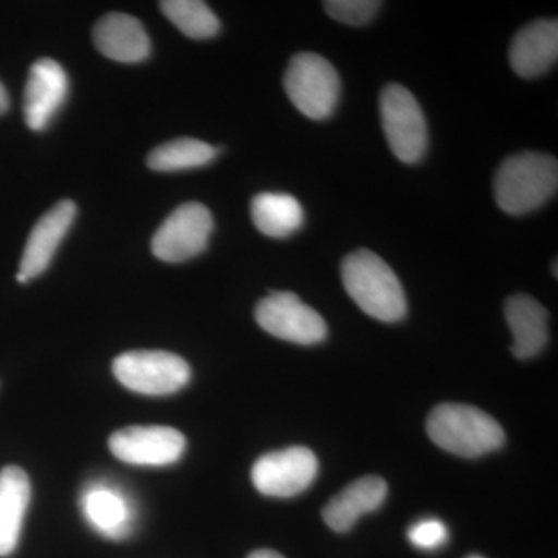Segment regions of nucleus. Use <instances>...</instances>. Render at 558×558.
Wrapping results in <instances>:
<instances>
[{"instance_id": "obj_1", "label": "nucleus", "mask_w": 558, "mask_h": 558, "mask_svg": "<svg viewBox=\"0 0 558 558\" xmlns=\"http://www.w3.org/2000/svg\"><path fill=\"white\" fill-rule=\"evenodd\" d=\"M344 289L360 310L384 323L400 322L407 315L405 292L398 275L376 253L359 250L341 266Z\"/></svg>"}, {"instance_id": "obj_2", "label": "nucleus", "mask_w": 558, "mask_h": 558, "mask_svg": "<svg viewBox=\"0 0 558 558\" xmlns=\"http://www.w3.org/2000/svg\"><path fill=\"white\" fill-rule=\"evenodd\" d=\"M429 439L462 458H480L505 446L501 425L490 414L464 403H440L429 413Z\"/></svg>"}, {"instance_id": "obj_3", "label": "nucleus", "mask_w": 558, "mask_h": 558, "mask_svg": "<svg viewBox=\"0 0 558 558\" xmlns=\"http://www.w3.org/2000/svg\"><path fill=\"white\" fill-rule=\"evenodd\" d=\"M558 165L548 154L523 153L502 161L495 175V199L508 215H526L554 197Z\"/></svg>"}, {"instance_id": "obj_4", "label": "nucleus", "mask_w": 558, "mask_h": 558, "mask_svg": "<svg viewBox=\"0 0 558 558\" xmlns=\"http://www.w3.org/2000/svg\"><path fill=\"white\" fill-rule=\"evenodd\" d=\"M284 89L289 100L307 119H329L339 105V73L322 54L299 53L286 70Z\"/></svg>"}, {"instance_id": "obj_5", "label": "nucleus", "mask_w": 558, "mask_h": 558, "mask_svg": "<svg viewBox=\"0 0 558 558\" xmlns=\"http://www.w3.org/2000/svg\"><path fill=\"white\" fill-rule=\"evenodd\" d=\"M112 371L123 387L145 396L172 395L191 379L189 363L165 351L124 352L113 360Z\"/></svg>"}, {"instance_id": "obj_6", "label": "nucleus", "mask_w": 558, "mask_h": 558, "mask_svg": "<svg viewBox=\"0 0 558 558\" xmlns=\"http://www.w3.org/2000/svg\"><path fill=\"white\" fill-rule=\"evenodd\" d=\"M380 116L392 154L403 163H417L427 150L428 131L414 95L400 84H388L380 95Z\"/></svg>"}, {"instance_id": "obj_7", "label": "nucleus", "mask_w": 558, "mask_h": 558, "mask_svg": "<svg viewBox=\"0 0 558 558\" xmlns=\"http://www.w3.org/2000/svg\"><path fill=\"white\" fill-rule=\"evenodd\" d=\"M256 323L270 336L290 343H322L328 337V325L292 292H274L260 300L255 310Z\"/></svg>"}, {"instance_id": "obj_8", "label": "nucleus", "mask_w": 558, "mask_h": 558, "mask_svg": "<svg viewBox=\"0 0 558 558\" xmlns=\"http://www.w3.org/2000/svg\"><path fill=\"white\" fill-rule=\"evenodd\" d=\"M213 227L209 209L197 202H189L165 219L154 234L150 248L156 258L165 263H183L207 248Z\"/></svg>"}, {"instance_id": "obj_9", "label": "nucleus", "mask_w": 558, "mask_h": 558, "mask_svg": "<svg viewBox=\"0 0 558 558\" xmlns=\"http://www.w3.org/2000/svg\"><path fill=\"white\" fill-rule=\"evenodd\" d=\"M318 475V459L306 447L271 451L255 462L252 469L253 486L259 494L274 498L300 495Z\"/></svg>"}, {"instance_id": "obj_10", "label": "nucleus", "mask_w": 558, "mask_h": 558, "mask_svg": "<svg viewBox=\"0 0 558 558\" xmlns=\"http://www.w3.org/2000/svg\"><path fill=\"white\" fill-rule=\"evenodd\" d=\"M185 449L186 439L179 429L160 425L121 428L109 438L110 453L132 465H171L182 458Z\"/></svg>"}, {"instance_id": "obj_11", "label": "nucleus", "mask_w": 558, "mask_h": 558, "mask_svg": "<svg viewBox=\"0 0 558 558\" xmlns=\"http://www.w3.org/2000/svg\"><path fill=\"white\" fill-rule=\"evenodd\" d=\"M69 78L65 70L50 58L32 65L24 92L25 123L32 131H44L68 98Z\"/></svg>"}, {"instance_id": "obj_12", "label": "nucleus", "mask_w": 558, "mask_h": 558, "mask_svg": "<svg viewBox=\"0 0 558 558\" xmlns=\"http://www.w3.org/2000/svg\"><path fill=\"white\" fill-rule=\"evenodd\" d=\"M75 216L76 205L61 201L36 222L25 244L17 281L24 284L47 270Z\"/></svg>"}, {"instance_id": "obj_13", "label": "nucleus", "mask_w": 558, "mask_h": 558, "mask_svg": "<svg viewBox=\"0 0 558 558\" xmlns=\"http://www.w3.org/2000/svg\"><path fill=\"white\" fill-rule=\"evenodd\" d=\"M558 58V22L538 20L519 32L510 46L509 61L521 78H537L548 72Z\"/></svg>"}, {"instance_id": "obj_14", "label": "nucleus", "mask_w": 558, "mask_h": 558, "mask_svg": "<svg viewBox=\"0 0 558 558\" xmlns=\"http://www.w3.org/2000/svg\"><path fill=\"white\" fill-rule=\"evenodd\" d=\"M94 43L102 57L117 62L145 61L150 53V40L142 22L123 13H109L94 27Z\"/></svg>"}, {"instance_id": "obj_15", "label": "nucleus", "mask_w": 558, "mask_h": 558, "mask_svg": "<svg viewBox=\"0 0 558 558\" xmlns=\"http://www.w3.org/2000/svg\"><path fill=\"white\" fill-rule=\"evenodd\" d=\"M388 484L380 476H363L339 492L323 509V520L332 531L348 532L360 517L384 505Z\"/></svg>"}, {"instance_id": "obj_16", "label": "nucleus", "mask_w": 558, "mask_h": 558, "mask_svg": "<svg viewBox=\"0 0 558 558\" xmlns=\"http://www.w3.org/2000/svg\"><path fill=\"white\" fill-rule=\"evenodd\" d=\"M505 312L513 337L512 354L520 360L538 355L549 341L548 311L532 296L519 293L506 301Z\"/></svg>"}, {"instance_id": "obj_17", "label": "nucleus", "mask_w": 558, "mask_h": 558, "mask_svg": "<svg viewBox=\"0 0 558 558\" xmlns=\"http://www.w3.org/2000/svg\"><path fill=\"white\" fill-rule=\"evenodd\" d=\"M31 499V478L24 470L17 465L0 470V557L11 556L20 545Z\"/></svg>"}, {"instance_id": "obj_18", "label": "nucleus", "mask_w": 558, "mask_h": 558, "mask_svg": "<svg viewBox=\"0 0 558 558\" xmlns=\"http://www.w3.org/2000/svg\"><path fill=\"white\" fill-rule=\"evenodd\" d=\"M252 219L266 236L282 240L301 229L304 211L293 196L281 193H260L252 201Z\"/></svg>"}, {"instance_id": "obj_19", "label": "nucleus", "mask_w": 558, "mask_h": 558, "mask_svg": "<svg viewBox=\"0 0 558 558\" xmlns=\"http://www.w3.org/2000/svg\"><path fill=\"white\" fill-rule=\"evenodd\" d=\"M216 156L218 150L208 143L196 138H178L154 149L148 156V167L159 172L194 170L211 163Z\"/></svg>"}, {"instance_id": "obj_20", "label": "nucleus", "mask_w": 558, "mask_h": 558, "mask_svg": "<svg viewBox=\"0 0 558 558\" xmlns=\"http://www.w3.org/2000/svg\"><path fill=\"white\" fill-rule=\"evenodd\" d=\"M83 506L92 526L110 538L126 537L131 523L130 509L116 492L94 488L87 492Z\"/></svg>"}, {"instance_id": "obj_21", "label": "nucleus", "mask_w": 558, "mask_h": 558, "mask_svg": "<svg viewBox=\"0 0 558 558\" xmlns=\"http://www.w3.org/2000/svg\"><path fill=\"white\" fill-rule=\"evenodd\" d=\"M160 9L191 39H209L220 31L218 16L199 0H167L160 2Z\"/></svg>"}, {"instance_id": "obj_22", "label": "nucleus", "mask_w": 558, "mask_h": 558, "mask_svg": "<svg viewBox=\"0 0 558 558\" xmlns=\"http://www.w3.org/2000/svg\"><path fill=\"white\" fill-rule=\"evenodd\" d=\"M380 5L376 0H329L325 2V10L341 24L365 25L373 21Z\"/></svg>"}, {"instance_id": "obj_23", "label": "nucleus", "mask_w": 558, "mask_h": 558, "mask_svg": "<svg viewBox=\"0 0 558 558\" xmlns=\"http://www.w3.org/2000/svg\"><path fill=\"white\" fill-rule=\"evenodd\" d=\"M409 539L421 550L440 549L449 542V529L438 519H424L409 529Z\"/></svg>"}, {"instance_id": "obj_24", "label": "nucleus", "mask_w": 558, "mask_h": 558, "mask_svg": "<svg viewBox=\"0 0 558 558\" xmlns=\"http://www.w3.org/2000/svg\"><path fill=\"white\" fill-rule=\"evenodd\" d=\"M247 558H286L281 556V554L277 553V550L271 549H258L255 553L250 554Z\"/></svg>"}, {"instance_id": "obj_25", "label": "nucleus", "mask_w": 558, "mask_h": 558, "mask_svg": "<svg viewBox=\"0 0 558 558\" xmlns=\"http://www.w3.org/2000/svg\"><path fill=\"white\" fill-rule=\"evenodd\" d=\"M10 108V98L9 94H7L5 87L0 83V116L7 112Z\"/></svg>"}, {"instance_id": "obj_26", "label": "nucleus", "mask_w": 558, "mask_h": 558, "mask_svg": "<svg viewBox=\"0 0 558 558\" xmlns=\"http://www.w3.org/2000/svg\"><path fill=\"white\" fill-rule=\"evenodd\" d=\"M468 558H483V557H481V556H470Z\"/></svg>"}]
</instances>
